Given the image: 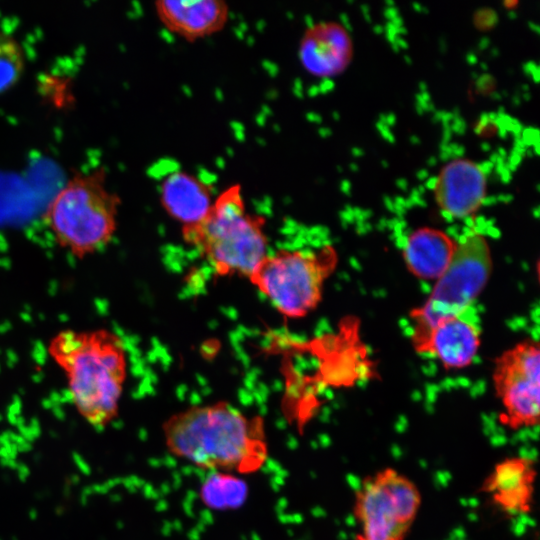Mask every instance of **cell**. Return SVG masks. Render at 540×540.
Instances as JSON below:
<instances>
[{
  "mask_svg": "<svg viewBox=\"0 0 540 540\" xmlns=\"http://www.w3.org/2000/svg\"><path fill=\"white\" fill-rule=\"evenodd\" d=\"M164 444L174 457L204 470L246 475L268 459L265 424L226 401L187 407L163 425Z\"/></svg>",
  "mask_w": 540,
  "mask_h": 540,
  "instance_id": "obj_1",
  "label": "cell"
},
{
  "mask_svg": "<svg viewBox=\"0 0 540 540\" xmlns=\"http://www.w3.org/2000/svg\"><path fill=\"white\" fill-rule=\"evenodd\" d=\"M48 352L67 378L66 400L92 426L115 416L127 376L126 351L118 335L106 329L63 330L52 338Z\"/></svg>",
  "mask_w": 540,
  "mask_h": 540,
  "instance_id": "obj_2",
  "label": "cell"
},
{
  "mask_svg": "<svg viewBox=\"0 0 540 540\" xmlns=\"http://www.w3.org/2000/svg\"><path fill=\"white\" fill-rule=\"evenodd\" d=\"M264 226L262 216L247 211L241 186L233 184L214 198L201 221L181 233L218 275L249 278L268 254Z\"/></svg>",
  "mask_w": 540,
  "mask_h": 540,
  "instance_id": "obj_3",
  "label": "cell"
},
{
  "mask_svg": "<svg viewBox=\"0 0 540 540\" xmlns=\"http://www.w3.org/2000/svg\"><path fill=\"white\" fill-rule=\"evenodd\" d=\"M119 205L120 199L107 188L102 170L77 174L49 203L45 223L61 248L84 259L113 238Z\"/></svg>",
  "mask_w": 540,
  "mask_h": 540,
  "instance_id": "obj_4",
  "label": "cell"
},
{
  "mask_svg": "<svg viewBox=\"0 0 540 540\" xmlns=\"http://www.w3.org/2000/svg\"><path fill=\"white\" fill-rule=\"evenodd\" d=\"M337 263L338 254L331 245L315 250L281 249L268 252L248 279L277 312L298 319L319 305Z\"/></svg>",
  "mask_w": 540,
  "mask_h": 540,
  "instance_id": "obj_5",
  "label": "cell"
},
{
  "mask_svg": "<svg viewBox=\"0 0 540 540\" xmlns=\"http://www.w3.org/2000/svg\"><path fill=\"white\" fill-rule=\"evenodd\" d=\"M493 268L486 237L473 232L458 242L444 273L435 281L423 305L410 312L412 346L441 320L463 315L485 289Z\"/></svg>",
  "mask_w": 540,
  "mask_h": 540,
  "instance_id": "obj_6",
  "label": "cell"
},
{
  "mask_svg": "<svg viewBox=\"0 0 540 540\" xmlns=\"http://www.w3.org/2000/svg\"><path fill=\"white\" fill-rule=\"evenodd\" d=\"M422 504L416 483L393 467L364 477L354 494L355 540H405Z\"/></svg>",
  "mask_w": 540,
  "mask_h": 540,
  "instance_id": "obj_7",
  "label": "cell"
},
{
  "mask_svg": "<svg viewBox=\"0 0 540 540\" xmlns=\"http://www.w3.org/2000/svg\"><path fill=\"white\" fill-rule=\"evenodd\" d=\"M492 382L502 411L500 421L518 431L536 427L540 420V345L527 339L496 359Z\"/></svg>",
  "mask_w": 540,
  "mask_h": 540,
  "instance_id": "obj_8",
  "label": "cell"
},
{
  "mask_svg": "<svg viewBox=\"0 0 540 540\" xmlns=\"http://www.w3.org/2000/svg\"><path fill=\"white\" fill-rule=\"evenodd\" d=\"M434 200L440 211L451 219L474 216L487 196V175L484 168L468 158L447 162L433 184Z\"/></svg>",
  "mask_w": 540,
  "mask_h": 540,
  "instance_id": "obj_9",
  "label": "cell"
},
{
  "mask_svg": "<svg viewBox=\"0 0 540 540\" xmlns=\"http://www.w3.org/2000/svg\"><path fill=\"white\" fill-rule=\"evenodd\" d=\"M354 55L350 33L336 21H320L303 33L298 47L301 66L318 78L339 76L349 67Z\"/></svg>",
  "mask_w": 540,
  "mask_h": 540,
  "instance_id": "obj_10",
  "label": "cell"
},
{
  "mask_svg": "<svg viewBox=\"0 0 540 540\" xmlns=\"http://www.w3.org/2000/svg\"><path fill=\"white\" fill-rule=\"evenodd\" d=\"M536 477L533 459L509 456L493 466L480 491L501 512L509 516L526 515L534 504Z\"/></svg>",
  "mask_w": 540,
  "mask_h": 540,
  "instance_id": "obj_11",
  "label": "cell"
},
{
  "mask_svg": "<svg viewBox=\"0 0 540 540\" xmlns=\"http://www.w3.org/2000/svg\"><path fill=\"white\" fill-rule=\"evenodd\" d=\"M480 345V328L461 315L435 324L413 348L420 355L436 358L445 370L453 371L469 367Z\"/></svg>",
  "mask_w": 540,
  "mask_h": 540,
  "instance_id": "obj_12",
  "label": "cell"
},
{
  "mask_svg": "<svg viewBox=\"0 0 540 540\" xmlns=\"http://www.w3.org/2000/svg\"><path fill=\"white\" fill-rule=\"evenodd\" d=\"M154 6L164 28L186 41H197L222 31L230 15V8L223 0H159Z\"/></svg>",
  "mask_w": 540,
  "mask_h": 540,
  "instance_id": "obj_13",
  "label": "cell"
},
{
  "mask_svg": "<svg viewBox=\"0 0 540 540\" xmlns=\"http://www.w3.org/2000/svg\"><path fill=\"white\" fill-rule=\"evenodd\" d=\"M457 246L458 242L445 231L424 226L407 236L402 257L415 278L435 282L449 266Z\"/></svg>",
  "mask_w": 540,
  "mask_h": 540,
  "instance_id": "obj_14",
  "label": "cell"
},
{
  "mask_svg": "<svg viewBox=\"0 0 540 540\" xmlns=\"http://www.w3.org/2000/svg\"><path fill=\"white\" fill-rule=\"evenodd\" d=\"M159 197L164 211L180 223L181 228L201 221L215 198L208 184L182 170L174 171L163 179Z\"/></svg>",
  "mask_w": 540,
  "mask_h": 540,
  "instance_id": "obj_15",
  "label": "cell"
},
{
  "mask_svg": "<svg viewBox=\"0 0 540 540\" xmlns=\"http://www.w3.org/2000/svg\"><path fill=\"white\" fill-rule=\"evenodd\" d=\"M249 487L240 475L212 471L199 487L202 504L214 511H227L240 508L247 500Z\"/></svg>",
  "mask_w": 540,
  "mask_h": 540,
  "instance_id": "obj_16",
  "label": "cell"
},
{
  "mask_svg": "<svg viewBox=\"0 0 540 540\" xmlns=\"http://www.w3.org/2000/svg\"><path fill=\"white\" fill-rule=\"evenodd\" d=\"M25 57L21 45L0 31V93L13 87L21 78Z\"/></svg>",
  "mask_w": 540,
  "mask_h": 540,
  "instance_id": "obj_17",
  "label": "cell"
},
{
  "mask_svg": "<svg viewBox=\"0 0 540 540\" xmlns=\"http://www.w3.org/2000/svg\"><path fill=\"white\" fill-rule=\"evenodd\" d=\"M72 458L76 466L79 468L80 472L84 475H90L91 474V468L89 464L85 461V459L78 453L73 452Z\"/></svg>",
  "mask_w": 540,
  "mask_h": 540,
  "instance_id": "obj_18",
  "label": "cell"
},
{
  "mask_svg": "<svg viewBox=\"0 0 540 540\" xmlns=\"http://www.w3.org/2000/svg\"><path fill=\"white\" fill-rule=\"evenodd\" d=\"M16 470H17L18 479L21 482H25L28 476L30 475L29 467L24 463H18Z\"/></svg>",
  "mask_w": 540,
  "mask_h": 540,
  "instance_id": "obj_19",
  "label": "cell"
},
{
  "mask_svg": "<svg viewBox=\"0 0 540 540\" xmlns=\"http://www.w3.org/2000/svg\"><path fill=\"white\" fill-rule=\"evenodd\" d=\"M20 435L25 439V441L32 443L35 441V437L32 434L30 427L21 426L19 427Z\"/></svg>",
  "mask_w": 540,
  "mask_h": 540,
  "instance_id": "obj_20",
  "label": "cell"
},
{
  "mask_svg": "<svg viewBox=\"0 0 540 540\" xmlns=\"http://www.w3.org/2000/svg\"><path fill=\"white\" fill-rule=\"evenodd\" d=\"M18 452H29L32 450V444L25 441L24 443L17 445Z\"/></svg>",
  "mask_w": 540,
  "mask_h": 540,
  "instance_id": "obj_21",
  "label": "cell"
},
{
  "mask_svg": "<svg viewBox=\"0 0 540 540\" xmlns=\"http://www.w3.org/2000/svg\"><path fill=\"white\" fill-rule=\"evenodd\" d=\"M63 495L66 499H68L71 495V487H70V483L68 480H66V483L64 485V488H63Z\"/></svg>",
  "mask_w": 540,
  "mask_h": 540,
  "instance_id": "obj_22",
  "label": "cell"
},
{
  "mask_svg": "<svg viewBox=\"0 0 540 540\" xmlns=\"http://www.w3.org/2000/svg\"><path fill=\"white\" fill-rule=\"evenodd\" d=\"M28 516L31 520H36L38 518V511L36 508H31L29 511H28Z\"/></svg>",
  "mask_w": 540,
  "mask_h": 540,
  "instance_id": "obj_23",
  "label": "cell"
},
{
  "mask_svg": "<svg viewBox=\"0 0 540 540\" xmlns=\"http://www.w3.org/2000/svg\"><path fill=\"white\" fill-rule=\"evenodd\" d=\"M68 481L73 485H77L80 482V477L77 474H72Z\"/></svg>",
  "mask_w": 540,
  "mask_h": 540,
  "instance_id": "obj_24",
  "label": "cell"
},
{
  "mask_svg": "<svg viewBox=\"0 0 540 540\" xmlns=\"http://www.w3.org/2000/svg\"><path fill=\"white\" fill-rule=\"evenodd\" d=\"M93 490H92V487L91 486H85L82 491H81V494L89 497L93 494Z\"/></svg>",
  "mask_w": 540,
  "mask_h": 540,
  "instance_id": "obj_25",
  "label": "cell"
},
{
  "mask_svg": "<svg viewBox=\"0 0 540 540\" xmlns=\"http://www.w3.org/2000/svg\"><path fill=\"white\" fill-rule=\"evenodd\" d=\"M54 414L58 419L63 420L65 418L64 412L58 407L54 408Z\"/></svg>",
  "mask_w": 540,
  "mask_h": 540,
  "instance_id": "obj_26",
  "label": "cell"
},
{
  "mask_svg": "<svg viewBox=\"0 0 540 540\" xmlns=\"http://www.w3.org/2000/svg\"><path fill=\"white\" fill-rule=\"evenodd\" d=\"M120 482L119 479H110L106 481L104 484L108 487V489L112 488L114 485L118 484Z\"/></svg>",
  "mask_w": 540,
  "mask_h": 540,
  "instance_id": "obj_27",
  "label": "cell"
},
{
  "mask_svg": "<svg viewBox=\"0 0 540 540\" xmlns=\"http://www.w3.org/2000/svg\"><path fill=\"white\" fill-rule=\"evenodd\" d=\"M17 466H18V462L16 460L8 459V464H7L8 468L16 470Z\"/></svg>",
  "mask_w": 540,
  "mask_h": 540,
  "instance_id": "obj_28",
  "label": "cell"
},
{
  "mask_svg": "<svg viewBox=\"0 0 540 540\" xmlns=\"http://www.w3.org/2000/svg\"><path fill=\"white\" fill-rule=\"evenodd\" d=\"M7 418L11 425H16L17 418L14 414L9 413Z\"/></svg>",
  "mask_w": 540,
  "mask_h": 540,
  "instance_id": "obj_29",
  "label": "cell"
},
{
  "mask_svg": "<svg viewBox=\"0 0 540 540\" xmlns=\"http://www.w3.org/2000/svg\"><path fill=\"white\" fill-rule=\"evenodd\" d=\"M0 458H8V452L4 446H0Z\"/></svg>",
  "mask_w": 540,
  "mask_h": 540,
  "instance_id": "obj_30",
  "label": "cell"
},
{
  "mask_svg": "<svg viewBox=\"0 0 540 540\" xmlns=\"http://www.w3.org/2000/svg\"><path fill=\"white\" fill-rule=\"evenodd\" d=\"M88 498H89V497H87V496L81 494V495H80V504H81L82 506H87V504H88Z\"/></svg>",
  "mask_w": 540,
  "mask_h": 540,
  "instance_id": "obj_31",
  "label": "cell"
},
{
  "mask_svg": "<svg viewBox=\"0 0 540 540\" xmlns=\"http://www.w3.org/2000/svg\"><path fill=\"white\" fill-rule=\"evenodd\" d=\"M64 511H65V509H64L63 506H57V507L55 508V513H56V515H58V516L63 515Z\"/></svg>",
  "mask_w": 540,
  "mask_h": 540,
  "instance_id": "obj_32",
  "label": "cell"
},
{
  "mask_svg": "<svg viewBox=\"0 0 540 540\" xmlns=\"http://www.w3.org/2000/svg\"><path fill=\"white\" fill-rule=\"evenodd\" d=\"M24 424H25V420L23 417L17 418L16 425H18V428L21 426H24Z\"/></svg>",
  "mask_w": 540,
  "mask_h": 540,
  "instance_id": "obj_33",
  "label": "cell"
},
{
  "mask_svg": "<svg viewBox=\"0 0 540 540\" xmlns=\"http://www.w3.org/2000/svg\"><path fill=\"white\" fill-rule=\"evenodd\" d=\"M41 459H42L41 453L34 454V456H33L34 462L39 463L41 461Z\"/></svg>",
  "mask_w": 540,
  "mask_h": 540,
  "instance_id": "obj_34",
  "label": "cell"
},
{
  "mask_svg": "<svg viewBox=\"0 0 540 540\" xmlns=\"http://www.w3.org/2000/svg\"><path fill=\"white\" fill-rule=\"evenodd\" d=\"M93 427L97 433H102L104 431V425H95Z\"/></svg>",
  "mask_w": 540,
  "mask_h": 540,
  "instance_id": "obj_35",
  "label": "cell"
},
{
  "mask_svg": "<svg viewBox=\"0 0 540 540\" xmlns=\"http://www.w3.org/2000/svg\"><path fill=\"white\" fill-rule=\"evenodd\" d=\"M30 427H40L39 421L36 418H32Z\"/></svg>",
  "mask_w": 540,
  "mask_h": 540,
  "instance_id": "obj_36",
  "label": "cell"
},
{
  "mask_svg": "<svg viewBox=\"0 0 540 540\" xmlns=\"http://www.w3.org/2000/svg\"><path fill=\"white\" fill-rule=\"evenodd\" d=\"M8 459H9V458H0V465H1L2 467H7Z\"/></svg>",
  "mask_w": 540,
  "mask_h": 540,
  "instance_id": "obj_37",
  "label": "cell"
},
{
  "mask_svg": "<svg viewBox=\"0 0 540 540\" xmlns=\"http://www.w3.org/2000/svg\"><path fill=\"white\" fill-rule=\"evenodd\" d=\"M120 499L119 495H111L110 500L112 501H118Z\"/></svg>",
  "mask_w": 540,
  "mask_h": 540,
  "instance_id": "obj_38",
  "label": "cell"
},
{
  "mask_svg": "<svg viewBox=\"0 0 540 540\" xmlns=\"http://www.w3.org/2000/svg\"><path fill=\"white\" fill-rule=\"evenodd\" d=\"M49 434H50V436L53 437V438H57V437H58V435H57V433H56L55 431H50Z\"/></svg>",
  "mask_w": 540,
  "mask_h": 540,
  "instance_id": "obj_39",
  "label": "cell"
},
{
  "mask_svg": "<svg viewBox=\"0 0 540 540\" xmlns=\"http://www.w3.org/2000/svg\"><path fill=\"white\" fill-rule=\"evenodd\" d=\"M3 479H4L6 482H8V481L10 480L9 476L6 475V474L3 476Z\"/></svg>",
  "mask_w": 540,
  "mask_h": 540,
  "instance_id": "obj_40",
  "label": "cell"
},
{
  "mask_svg": "<svg viewBox=\"0 0 540 540\" xmlns=\"http://www.w3.org/2000/svg\"><path fill=\"white\" fill-rule=\"evenodd\" d=\"M11 540H18V538L15 535H13L11 536Z\"/></svg>",
  "mask_w": 540,
  "mask_h": 540,
  "instance_id": "obj_41",
  "label": "cell"
},
{
  "mask_svg": "<svg viewBox=\"0 0 540 540\" xmlns=\"http://www.w3.org/2000/svg\"><path fill=\"white\" fill-rule=\"evenodd\" d=\"M1 419H2V416L0 415V421H1Z\"/></svg>",
  "mask_w": 540,
  "mask_h": 540,
  "instance_id": "obj_42",
  "label": "cell"
},
{
  "mask_svg": "<svg viewBox=\"0 0 540 540\" xmlns=\"http://www.w3.org/2000/svg\"><path fill=\"white\" fill-rule=\"evenodd\" d=\"M1 446V445H0Z\"/></svg>",
  "mask_w": 540,
  "mask_h": 540,
  "instance_id": "obj_43",
  "label": "cell"
},
{
  "mask_svg": "<svg viewBox=\"0 0 540 540\" xmlns=\"http://www.w3.org/2000/svg\"><path fill=\"white\" fill-rule=\"evenodd\" d=\"M1 540V539H0Z\"/></svg>",
  "mask_w": 540,
  "mask_h": 540,
  "instance_id": "obj_44",
  "label": "cell"
}]
</instances>
